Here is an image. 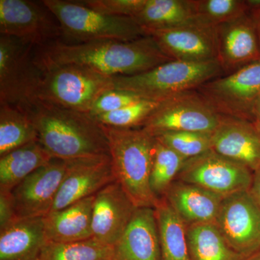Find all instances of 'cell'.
<instances>
[{"label": "cell", "mask_w": 260, "mask_h": 260, "mask_svg": "<svg viewBox=\"0 0 260 260\" xmlns=\"http://www.w3.org/2000/svg\"><path fill=\"white\" fill-rule=\"evenodd\" d=\"M253 124H254V125L256 126V129L259 130L260 132V122H254Z\"/></svg>", "instance_id": "obj_40"}, {"label": "cell", "mask_w": 260, "mask_h": 260, "mask_svg": "<svg viewBox=\"0 0 260 260\" xmlns=\"http://www.w3.org/2000/svg\"><path fill=\"white\" fill-rule=\"evenodd\" d=\"M101 126L107 137L116 181L136 208H155L160 200L151 190L150 178L156 138L143 128Z\"/></svg>", "instance_id": "obj_3"}, {"label": "cell", "mask_w": 260, "mask_h": 260, "mask_svg": "<svg viewBox=\"0 0 260 260\" xmlns=\"http://www.w3.org/2000/svg\"><path fill=\"white\" fill-rule=\"evenodd\" d=\"M68 160L53 158L10 191L17 219L44 217L50 213L68 172Z\"/></svg>", "instance_id": "obj_13"}, {"label": "cell", "mask_w": 260, "mask_h": 260, "mask_svg": "<svg viewBox=\"0 0 260 260\" xmlns=\"http://www.w3.org/2000/svg\"><path fill=\"white\" fill-rule=\"evenodd\" d=\"M169 61L150 36L131 42L58 40L35 48L34 54L38 68L77 65L112 78L140 74Z\"/></svg>", "instance_id": "obj_1"}, {"label": "cell", "mask_w": 260, "mask_h": 260, "mask_svg": "<svg viewBox=\"0 0 260 260\" xmlns=\"http://www.w3.org/2000/svg\"><path fill=\"white\" fill-rule=\"evenodd\" d=\"M160 103L142 99L115 112L91 116L101 125L109 127L118 129L142 128Z\"/></svg>", "instance_id": "obj_31"}, {"label": "cell", "mask_w": 260, "mask_h": 260, "mask_svg": "<svg viewBox=\"0 0 260 260\" xmlns=\"http://www.w3.org/2000/svg\"><path fill=\"white\" fill-rule=\"evenodd\" d=\"M142 99H143L131 92L114 89L101 95L94 104L88 114L90 116H96L115 112L127 107L130 104L139 102Z\"/></svg>", "instance_id": "obj_34"}, {"label": "cell", "mask_w": 260, "mask_h": 260, "mask_svg": "<svg viewBox=\"0 0 260 260\" xmlns=\"http://www.w3.org/2000/svg\"><path fill=\"white\" fill-rule=\"evenodd\" d=\"M193 19L208 26H218L247 12L245 0H191Z\"/></svg>", "instance_id": "obj_30"}, {"label": "cell", "mask_w": 260, "mask_h": 260, "mask_svg": "<svg viewBox=\"0 0 260 260\" xmlns=\"http://www.w3.org/2000/svg\"><path fill=\"white\" fill-rule=\"evenodd\" d=\"M47 242L44 217L17 219L0 230V260H38Z\"/></svg>", "instance_id": "obj_22"}, {"label": "cell", "mask_w": 260, "mask_h": 260, "mask_svg": "<svg viewBox=\"0 0 260 260\" xmlns=\"http://www.w3.org/2000/svg\"><path fill=\"white\" fill-rule=\"evenodd\" d=\"M212 134L195 132H165L154 136L186 160L212 149Z\"/></svg>", "instance_id": "obj_32"}, {"label": "cell", "mask_w": 260, "mask_h": 260, "mask_svg": "<svg viewBox=\"0 0 260 260\" xmlns=\"http://www.w3.org/2000/svg\"><path fill=\"white\" fill-rule=\"evenodd\" d=\"M248 12V11H247ZM254 19L255 23L256 31H257L258 38H259V47H260V9L256 11L248 12Z\"/></svg>", "instance_id": "obj_38"}, {"label": "cell", "mask_w": 260, "mask_h": 260, "mask_svg": "<svg viewBox=\"0 0 260 260\" xmlns=\"http://www.w3.org/2000/svg\"><path fill=\"white\" fill-rule=\"evenodd\" d=\"M38 69L40 76L35 99L64 109L88 114L101 95L115 89L112 77L83 67L60 65Z\"/></svg>", "instance_id": "obj_5"}, {"label": "cell", "mask_w": 260, "mask_h": 260, "mask_svg": "<svg viewBox=\"0 0 260 260\" xmlns=\"http://www.w3.org/2000/svg\"><path fill=\"white\" fill-rule=\"evenodd\" d=\"M251 121L252 123L260 122V95L251 109Z\"/></svg>", "instance_id": "obj_37"}, {"label": "cell", "mask_w": 260, "mask_h": 260, "mask_svg": "<svg viewBox=\"0 0 260 260\" xmlns=\"http://www.w3.org/2000/svg\"><path fill=\"white\" fill-rule=\"evenodd\" d=\"M0 34L40 47L63 37L58 20L42 1L0 0Z\"/></svg>", "instance_id": "obj_10"}, {"label": "cell", "mask_w": 260, "mask_h": 260, "mask_svg": "<svg viewBox=\"0 0 260 260\" xmlns=\"http://www.w3.org/2000/svg\"><path fill=\"white\" fill-rule=\"evenodd\" d=\"M113 247L96 239L75 242H47L38 260H112Z\"/></svg>", "instance_id": "obj_28"}, {"label": "cell", "mask_w": 260, "mask_h": 260, "mask_svg": "<svg viewBox=\"0 0 260 260\" xmlns=\"http://www.w3.org/2000/svg\"><path fill=\"white\" fill-rule=\"evenodd\" d=\"M160 242V260H191L186 242V225L165 198L155 208Z\"/></svg>", "instance_id": "obj_26"}, {"label": "cell", "mask_w": 260, "mask_h": 260, "mask_svg": "<svg viewBox=\"0 0 260 260\" xmlns=\"http://www.w3.org/2000/svg\"><path fill=\"white\" fill-rule=\"evenodd\" d=\"M17 220L10 192L0 191V230Z\"/></svg>", "instance_id": "obj_35"}, {"label": "cell", "mask_w": 260, "mask_h": 260, "mask_svg": "<svg viewBox=\"0 0 260 260\" xmlns=\"http://www.w3.org/2000/svg\"><path fill=\"white\" fill-rule=\"evenodd\" d=\"M217 60L223 75L260 59L259 38L248 12L215 27Z\"/></svg>", "instance_id": "obj_15"}, {"label": "cell", "mask_w": 260, "mask_h": 260, "mask_svg": "<svg viewBox=\"0 0 260 260\" xmlns=\"http://www.w3.org/2000/svg\"><path fill=\"white\" fill-rule=\"evenodd\" d=\"M136 208L117 181L103 188L94 200L93 239L113 247L125 232Z\"/></svg>", "instance_id": "obj_17"}, {"label": "cell", "mask_w": 260, "mask_h": 260, "mask_svg": "<svg viewBox=\"0 0 260 260\" xmlns=\"http://www.w3.org/2000/svg\"><path fill=\"white\" fill-rule=\"evenodd\" d=\"M249 193L260 208V169L253 174Z\"/></svg>", "instance_id": "obj_36"}, {"label": "cell", "mask_w": 260, "mask_h": 260, "mask_svg": "<svg viewBox=\"0 0 260 260\" xmlns=\"http://www.w3.org/2000/svg\"><path fill=\"white\" fill-rule=\"evenodd\" d=\"M253 174L248 168L210 149L186 159L176 180L201 186L225 198L238 191L249 190Z\"/></svg>", "instance_id": "obj_11"}, {"label": "cell", "mask_w": 260, "mask_h": 260, "mask_svg": "<svg viewBox=\"0 0 260 260\" xmlns=\"http://www.w3.org/2000/svg\"><path fill=\"white\" fill-rule=\"evenodd\" d=\"M217 59L202 62L169 61L143 73L113 77L114 88L143 99L161 102L176 94L197 90L203 84L223 76Z\"/></svg>", "instance_id": "obj_4"}, {"label": "cell", "mask_w": 260, "mask_h": 260, "mask_svg": "<svg viewBox=\"0 0 260 260\" xmlns=\"http://www.w3.org/2000/svg\"><path fill=\"white\" fill-rule=\"evenodd\" d=\"M133 19L147 36L157 30L177 28L193 20L191 0H146Z\"/></svg>", "instance_id": "obj_24"}, {"label": "cell", "mask_w": 260, "mask_h": 260, "mask_svg": "<svg viewBox=\"0 0 260 260\" xmlns=\"http://www.w3.org/2000/svg\"><path fill=\"white\" fill-rule=\"evenodd\" d=\"M68 162V172L51 212L94 196L116 181L110 155L73 159Z\"/></svg>", "instance_id": "obj_14"}, {"label": "cell", "mask_w": 260, "mask_h": 260, "mask_svg": "<svg viewBox=\"0 0 260 260\" xmlns=\"http://www.w3.org/2000/svg\"><path fill=\"white\" fill-rule=\"evenodd\" d=\"M52 158L38 140L5 154L0 158V191L10 192L19 183Z\"/></svg>", "instance_id": "obj_23"}, {"label": "cell", "mask_w": 260, "mask_h": 260, "mask_svg": "<svg viewBox=\"0 0 260 260\" xmlns=\"http://www.w3.org/2000/svg\"><path fill=\"white\" fill-rule=\"evenodd\" d=\"M94 196L76 202L44 217L48 242H75L93 238Z\"/></svg>", "instance_id": "obj_21"}, {"label": "cell", "mask_w": 260, "mask_h": 260, "mask_svg": "<svg viewBox=\"0 0 260 260\" xmlns=\"http://www.w3.org/2000/svg\"><path fill=\"white\" fill-rule=\"evenodd\" d=\"M186 225L215 223L224 197L190 183L175 180L164 196Z\"/></svg>", "instance_id": "obj_20"}, {"label": "cell", "mask_w": 260, "mask_h": 260, "mask_svg": "<svg viewBox=\"0 0 260 260\" xmlns=\"http://www.w3.org/2000/svg\"><path fill=\"white\" fill-rule=\"evenodd\" d=\"M212 149L253 173L260 169V132L250 121L222 116L212 134Z\"/></svg>", "instance_id": "obj_18"}, {"label": "cell", "mask_w": 260, "mask_h": 260, "mask_svg": "<svg viewBox=\"0 0 260 260\" xmlns=\"http://www.w3.org/2000/svg\"><path fill=\"white\" fill-rule=\"evenodd\" d=\"M185 160V158L156 139L150 185L158 199L164 198L169 186L177 179Z\"/></svg>", "instance_id": "obj_29"}, {"label": "cell", "mask_w": 260, "mask_h": 260, "mask_svg": "<svg viewBox=\"0 0 260 260\" xmlns=\"http://www.w3.org/2000/svg\"><path fill=\"white\" fill-rule=\"evenodd\" d=\"M215 225L228 244L244 258L260 249V208L249 190L222 200Z\"/></svg>", "instance_id": "obj_12"}, {"label": "cell", "mask_w": 260, "mask_h": 260, "mask_svg": "<svg viewBox=\"0 0 260 260\" xmlns=\"http://www.w3.org/2000/svg\"><path fill=\"white\" fill-rule=\"evenodd\" d=\"M169 59L187 62H202L217 59L215 27L189 23L177 28L149 34Z\"/></svg>", "instance_id": "obj_16"}, {"label": "cell", "mask_w": 260, "mask_h": 260, "mask_svg": "<svg viewBox=\"0 0 260 260\" xmlns=\"http://www.w3.org/2000/svg\"><path fill=\"white\" fill-rule=\"evenodd\" d=\"M79 2L98 13L109 16L133 18L143 9L146 0H81Z\"/></svg>", "instance_id": "obj_33"}, {"label": "cell", "mask_w": 260, "mask_h": 260, "mask_svg": "<svg viewBox=\"0 0 260 260\" xmlns=\"http://www.w3.org/2000/svg\"><path fill=\"white\" fill-rule=\"evenodd\" d=\"M196 90L220 115L251 122V109L260 95V59Z\"/></svg>", "instance_id": "obj_7"}, {"label": "cell", "mask_w": 260, "mask_h": 260, "mask_svg": "<svg viewBox=\"0 0 260 260\" xmlns=\"http://www.w3.org/2000/svg\"><path fill=\"white\" fill-rule=\"evenodd\" d=\"M186 242L191 260H243L231 247L215 223L186 225Z\"/></svg>", "instance_id": "obj_25"}, {"label": "cell", "mask_w": 260, "mask_h": 260, "mask_svg": "<svg viewBox=\"0 0 260 260\" xmlns=\"http://www.w3.org/2000/svg\"><path fill=\"white\" fill-rule=\"evenodd\" d=\"M19 107L30 116L38 141L53 158L69 160L110 155L102 126L88 113L56 107L37 99Z\"/></svg>", "instance_id": "obj_2"}, {"label": "cell", "mask_w": 260, "mask_h": 260, "mask_svg": "<svg viewBox=\"0 0 260 260\" xmlns=\"http://www.w3.org/2000/svg\"><path fill=\"white\" fill-rule=\"evenodd\" d=\"M44 5L60 24L68 43L103 41L131 42L146 35L130 17H112L98 13L79 1L44 0Z\"/></svg>", "instance_id": "obj_6"}, {"label": "cell", "mask_w": 260, "mask_h": 260, "mask_svg": "<svg viewBox=\"0 0 260 260\" xmlns=\"http://www.w3.org/2000/svg\"><path fill=\"white\" fill-rule=\"evenodd\" d=\"M34 47L0 36V105L23 106L35 99L40 72L34 64Z\"/></svg>", "instance_id": "obj_9"}, {"label": "cell", "mask_w": 260, "mask_h": 260, "mask_svg": "<svg viewBox=\"0 0 260 260\" xmlns=\"http://www.w3.org/2000/svg\"><path fill=\"white\" fill-rule=\"evenodd\" d=\"M38 140L30 116L17 106L0 105V157Z\"/></svg>", "instance_id": "obj_27"}, {"label": "cell", "mask_w": 260, "mask_h": 260, "mask_svg": "<svg viewBox=\"0 0 260 260\" xmlns=\"http://www.w3.org/2000/svg\"><path fill=\"white\" fill-rule=\"evenodd\" d=\"M243 260H260V249L259 251H256V252L254 253V254H251L250 256H247V257Z\"/></svg>", "instance_id": "obj_39"}, {"label": "cell", "mask_w": 260, "mask_h": 260, "mask_svg": "<svg viewBox=\"0 0 260 260\" xmlns=\"http://www.w3.org/2000/svg\"><path fill=\"white\" fill-rule=\"evenodd\" d=\"M112 260H160L155 208H136L125 232L113 246Z\"/></svg>", "instance_id": "obj_19"}, {"label": "cell", "mask_w": 260, "mask_h": 260, "mask_svg": "<svg viewBox=\"0 0 260 260\" xmlns=\"http://www.w3.org/2000/svg\"><path fill=\"white\" fill-rule=\"evenodd\" d=\"M221 118L196 90H188L160 102L142 128L153 135L165 132L213 133Z\"/></svg>", "instance_id": "obj_8"}]
</instances>
